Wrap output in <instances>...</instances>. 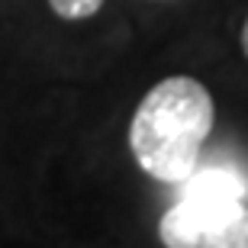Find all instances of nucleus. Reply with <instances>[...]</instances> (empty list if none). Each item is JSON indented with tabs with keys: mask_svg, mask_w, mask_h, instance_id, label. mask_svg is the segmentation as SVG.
<instances>
[{
	"mask_svg": "<svg viewBox=\"0 0 248 248\" xmlns=\"http://www.w3.org/2000/svg\"><path fill=\"white\" fill-rule=\"evenodd\" d=\"M216 123L213 93L190 74L158 81L129 123V152L148 177L187 184Z\"/></svg>",
	"mask_w": 248,
	"mask_h": 248,
	"instance_id": "f257e3e1",
	"label": "nucleus"
},
{
	"mask_svg": "<svg viewBox=\"0 0 248 248\" xmlns=\"http://www.w3.org/2000/svg\"><path fill=\"white\" fill-rule=\"evenodd\" d=\"M165 248H248V206L239 197H190L158 222Z\"/></svg>",
	"mask_w": 248,
	"mask_h": 248,
	"instance_id": "f03ea898",
	"label": "nucleus"
},
{
	"mask_svg": "<svg viewBox=\"0 0 248 248\" xmlns=\"http://www.w3.org/2000/svg\"><path fill=\"white\" fill-rule=\"evenodd\" d=\"M242 181L232 171H203L190 184V197H239Z\"/></svg>",
	"mask_w": 248,
	"mask_h": 248,
	"instance_id": "7ed1b4c3",
	"label": "nucleus"
},
{
	"mask_svg": "<svg viewBox=\"0 0 248 248\" xmlns=\"http://www.w3.org/2000/svg\"><path fill=\"white\" fill-rule=\"evenodd\" d=\"M48 7H52V13L58 19L81 23V19H91L103 7V0H48Z\"/></svg>",
	"mask_w": 248,
	"mask_h": 248,
	"instance_id": "20e7f679",
	"label": "nucleus"
},
{
	"mask_svg": "<svg viewBox=\"0 0 248 248\" xmlns=\"http://www.w3.org/2000/svg\"><path fill=\"white\" fill-rule=\"evenodd\" d=\"M239 42H242V52H245V58H248V16H245V23H242V36H239Z\"/></svg>",
	"mask_w": 248,
	"mask_h": 248,
	"instance_id": "39448f33",
	"label": "nucleus"
}]
</instances>
